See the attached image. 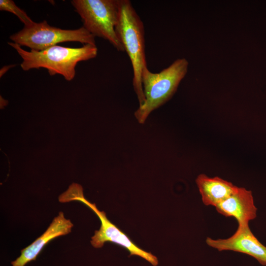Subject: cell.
Returning <instances> with one entry per match:
<instances>
[{
  "mask_svg": "<svg viewBox=\"0 0 266 266\" xmlns=\"http://www.w3.org/2000/svg\"><path fill=\"white\" fill-rule=\"evenodd\" d=\"M8 44L17 51L23 60L22 69H46L51 76L62 75L67 81L72 80L75 75V67L79 62L95 58L98 54L96 45L85 44L78 48L52 46L42 51H26L13 42Z\"/></svg>",
  "mask_w": 266,
  "mask_h": 266,
  "instance_id": "cell-1",
  "label": "cell"
},
{
  "mask_svg": "<svg viewBox=\"0 0 266 266\" xmlns=\"http://www.w3.org/2000/svg\"><path fill=\"white\" fill-rule=\"evenodd\" d=\"M117 35L129 57L133 70V83L139 106L145 101L142 73L147 67L145 52V33L142 21L129 0H119Z\"/></svg>",
  "mask_w": 266,
  "mask_h": 266,
  "instance_id": "cell-2",
  "label": "cell"
},
{
  "mask_svg": "<svg viewBox=\"0 0 266 266\" xmlns=\"http://www.w3.org/2000/svg\"><path fill=\"white\" fill-rule=\"evenodd\" d=\"M188 66V61L180 58L158 73L151 72L147 67L144 68L142 84L145 101L134 113L139 123L143 124L151 112L172 97L185 76Z\"/></svg>",
  "mask_w": 266,
  "mask_h": 266,
  "instance_id": "cell-3",
  "label": "cell"
},
{
  "mask_svg": "<svg viewBox=\"0 0 266 266\" xmlns=\"http://www.w3.org/2000/svg\"><path fill=\"white\" fill-rule=\"evenodd\" d=\"M59 200L63 203L71 201L81 202L98 216L101 226L99 230L95 231L94 235L91 237V243L94 248H101L107 241L113 242L129 251L130 256L136 255L154 266L158 265V261L156 256L138 247L128 235L108 219L104 211L99 210L95 203H91L84 197L83 188L80 185L75 183L71 184L68 189L59 196Z\"/></svg>",
  "mask_w": 266,
  "mask_h": 266,
  "instance_id": "cell-4",
  "label": "cell"
},
{
  "mask_svg": "<svg viewBox=\"0 0 266 266\" xmlns=\"http://www.w3.org/2000/svg\"><path fill=\"white\" fill-rule=\"evenodd\" d=\"M71 3L87 31L108 40L118 51H125L115 31L119 0H73Z\"/></svg>",
  "mask_w": 266,
  "mask_h": 266,
  "instance_id": "cell-5",
  "label": "cell"
},
{
  "mask_svg": "<svg viewBox=\"0 0 266 266\" xmlns=\"http://www.w3.org/2000/svg\"><path fill=\"white\" fill-rule=\"evenodd\" d=\"M95 37L83 27L75 30H65L51 26L44 20L25 26L22 30L10 35L9 38L21 46L42 51L58 43L66 42L96 45Z\"/></svg>",
  "mask_w": 266,
  "mask_h": 266,
  "instance_id": "cell-6",
  "label": "cell"
},
{
  "mask_svg": "<svg viewBox=\"0 0 266 266\" xmlns=\"http://www.w3.org/2000/svg\"><path fill=\"white\" fill-rule=\"evenodd\" d=\"M206 243L219 251L229 250L248 255L261 265L266 266V246L253 234L249 225L238 226L234 234L226 239L207 237Z\"/></svg>",
  "mask_w": 266,
  "mask_h": 266,
  "instance_id": "cell-7",
  "label": "cell"
},
{
  "mask_svg": "<svg viewBox=\"0 0 266 266\" xmlns=\"http://www.w3.org/2000/svg\"><path fill=\"white\" fill-rule=\"evenodd\" d=\"M217 211L225 217H233L238 226L249 225L257 217L252 193L245 188L238 187L228 198L215 206Z\"/></svg>",
  "mask_w": 266,
  "mask_h": 266,
  "instance_id": "cell-8",
  "label": "cell"
},
{
  "mask_svg": "<svg viewBox=\"0 0 266 266\" xmlns=\"http://www.w3.org/2000/svg\"><path fill=\"white\" fill-rule=\"evenodd\" d=\"M73 226L70 220L65 217L63 212H60L42 235L21 250L20 256L11 262L12 266H25L28 263L35 260L48 242L57 237L70 233Z\"/></svg>",
  "mask_w": 266,
  "mask_h": 266,
  "instance_id": "cell-9",
  "label": "cell"
},
{
  "mask_svg": "<svg viewBox=\"0 0 266 266\" xmlns=\"http://www.w3.org/2000/svg\"><path fill=\"white\" fill-rule=\"evenodd\" d=\"M196 182L203 204L215 207L228 198L237 188L221 178L210 177L204 174H200Z\"/></svg>",
  "mask_w": 266,
  "mask_h": 266,
  "instance_id": "cell-10",
  "label": "cell"
},
{
  "mask_svg": "<svg viewBox=\"0 0 266 266\" xmlns=\"http://www.w3.org/2000/svg\"><path fill=\"white\" fill-rule=\"evenodd\" d=\"M0 10L15 14L25 26H30L34 22L28 16L26 12L17 6L12 0H0Z\"/></svg>",
  "mask_w": 266,
  "mask_h": 266,
  "instance_id": "cell-11",
  "label": "cell"
},
{
  "mask_svg": "<svg viewBox=\"0 0 266 266\" xmlns=\"http://www.w3.org/2000/svg\"><path fill=\"white\" fill-rule=\"evenodd\" d=\"M15 66V65H10L3 66L0 70V77H1L9 69Z\"/></svg>",
  "mask_w": 266,
  "mask_h": 266,
  "instance_id": "cell-12",
  "label": "cell"
}]
</instances>
